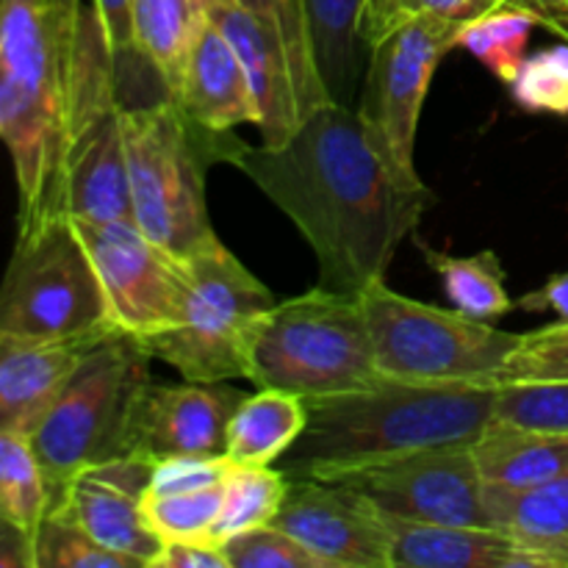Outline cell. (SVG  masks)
Listing matches in <instances>:
<instances>
[{
  "label": "cell",
  "instance_id": "cell-26",
  "mask_svg": "<svg viewBox=\"0 0 568 568\" xmlns=\"http://www.w3.org/2000/svg\"><path fill=\"white\" fill-rule=\"evenodd\" d=\"M427 266L442 277V288L453 308L483 322H497L510 314L516 303L505 292V270L494 250H480L475 255H453L444 250L416 242Z\"/></svg>",
  "mask_w": 568,
  "mask_h": 568
},
{
  "label": "cell",
  "instance_id": "cell-12",
  "mask_svg": "<svg viewBox=\"0 0 568 568\" xmlns=\"http://www.w3.org/2000/svg\"><path fill=\"white\" fill-rule=\"evenodd\" d=\"M72 225L98 270L114 331L139 342L170 331L183 294L181 258L144 236L136 222Z\"/></svg>",
  "mask_w": 568,
  "mask_h": 568
},
{
  "label": "cell",
  "instance_id": "cell-33",
  "mask_svg": "<svg viewBox=\"0 0 568 568\" xmlns=\"http://www.w3.org/2000/svg\"><path fill=\"white\" fill-rule=\"evenodd\" d=\"M508 89L519 109L568 116V42L527 55Z\"/></svg>",
  "mask_w": 568,
  "mask_h": 568
},
{
  "label": "cell",
  "instance_id": "cell-1",
  "mask_svg": "<svg viewBox=\"0 0 568 568\" xmlns=\"http://www.w3.org/2000/svg\"><path fill=\"white\" fill-rule=\"evenodd\" d=\"M288 220L320 264V283L344 294L383 281L399 244L436 203L394 172L355 105L327 103L281 148H247L231 161Z\"/></svg>",
  "mask_w": 568,
  "mask_h": 568
},
{
  "label": "cell",
  "instance_id": "cell-38",
  "mask_svg": "<svg viewBox=\"0 0 568 568\" xmlns=\"http://www.w3.org/2000/svg\"><path fill=\"white\" fill-rule=\"evenodd\" d=\"M150 568H231V560L220 544L209 538H186L161 544Z\"/></svg>",
  "mask_w": 568,
  "mask_h": 568
},
{
  "label": "cell",
  "instance_id": "cell-42",
  "mask_svg": "<svg viewBox=\"0 0 568 568\" xmlns=\"http://www.w3.org/2000/svg\"><path fill=\"white\" fill-rule=\"evenodd\" d=\"M503 3L527 11L536 17L538 26L568 42V0H503Z\"/></svg>",
  "mask_w": 568,
  "mask_h": 568
},
{
  "label": "cell",
  "instance_id": "cell-8",
  "mask_svg": "<svg viewBox=\"0 0 568 568\" xmlns=\"http://www.w3.org/2000/svg\"><path fill=\"white\" fill-rule=\"evenodd\" d=\"M383 377L410 383H477L499 386L521 333L491 322L405 297L383 281L358 292Z\"/></svg>",
  "mask_w": 568,
  "mask_h": 568
},
{
  "label": "cell",
  "instance_id": "cell-16",
  "mask_svg": "<svg viewBox=\"0 0 568 568\" xmlns=\"http://www.w3.org/2000/svg\"><path fill=\"white\" fill-rule=\"evenodd\" d=\"M244 397L227 381L150 383L139 405L133 455L153 466L164 458H220Z\"/></svg>",
  "mask_w": 568,
  "mask_h": 568
},
{
  "label": "cell",
  "instance_id": "cell-31",
  "mask_svg": "<svg viewBox=\"0 0 568 568\" xmlns=\"http://www.w3.org/2000/svg\"><path fill=\"white\" fill-rule=\"evenodd\" d=\"M37 568H144L103 547L67 514H48L37 532Z\"/></svg>",
  "mask_w": 568,
  "mask_h": 568
},
{
  "label": "cell",
  "instance_id": "cell-27",
  "mask_svg": "<svg viewBox=\"0 0 568 568\" xmlns=\"http://www.w3.org/2000/svg\"><path fill=\"white\" fill-rule=\"evenodd\" d=\"M50 505V483L31 442L0 430V519L37 538Z\"/></svg>",
  "mask_w": 568,
  "mask_h": 568
},
{
  "label": "cell",
  "instance_id": "cell-32",
  "mask_svg": "<svg viewBox=\"0 0 568 568\" xmlns=\"http://www.w3.org/2000/svg\"><path fill=\"white\" fill-rule=\"evenodd\" d=\"M494 419L568 436V381L503 383L497 388Z\"/></svg>",
  "mask_w": 568,
  "mask_h": 568
},
{
  "label": "cell",
  "instance_id": "cell-5",
  "mask_svg": "<svg viewBox=\"0 0 568 568\" xmlns=\"http://www.w3.org/2000/svg\"><path fill=\"white\" fill-rule=\"evenodd\" d=\"M150 361L153 355L139 338L111 333L83 358L33 430L31 447L53 497L50 510L81 471L133 455L139 405L153 383Z\"/></svg>",
  "mask_w": 568,
  "mask_h": 568
},
{
  "label": "cell",
  "instance_id": "cell-24",
  "mask_svg": "<svg viewBox=\"0 0 568 568\" xmlns=\"http://www.w3.org/2000/svg\"><path fill=\"white\" fill-rule=\"evenodd\" d=\"M209 20V0H131V33L139 61L175 92L194 37Z\"/></svg>",
  "mask_w": 568,
  "mask_h": 568
},
{
  "label": "cell",
  "instance_id": "cell-3",
  "mask_svg": "<svg viewBox=\"0 0 568 568\" xmlns=\"http://www.w3.org/2000/svg\"><path fill=\"white\" fill-rule=\"evenodd\" d=\"M499 386L377 377L311 397L308 425L283 458L288 480L338 483L419 449L471 444L494 419Z\"/></svg>",
  "mask_w": 568,
  "mask_h": 568
},
{
  "label": "cell",
  "instance_id": "cell-21",
  "mask_svg": "<svg viewBox=\"0 0 568 568\" xmlns=\"http://www.w3.org/2000/svg\"><path fill=\"white\" fill-rule=\"evenodd\" d=\"M486 486L530 488L568 469L566 433L536 430L514 422L491 419L471 442Z\"/></svg>",
  "mask_w": 568,
  "mask_h": 568
},
{
  "label": "cell",
  "instance_id": "cell-20",
  "mask_svg": "<svg viewBox=\"0 0 568 568\" xmlns=\"http://www.w3.org/2000/svg\"><path fill=\"white\" fill-rule=\"evenodd\" d=\"M386 516L392 568H549L547 560L494 525H430Z\"/></svg>",
  "mask_w": 568,
  "mask_h": 568
},
{
  "label": "cell",
  "instance_id": "cell-11",
  "mask_svg": "<svg viewBox=\"0 0 568 568\" xmlns=\"http://www.w3.org/2000/svg\"><path fill=\"white\" fill-rule=\"evenodd\" d=\"M464 22L419 17L369 48L358 114L381 153L410 186H427L416 170V133L438 64L458 48Z\"/></svg>",
  "mask_w": 568,
  "mask_h": 568
},
{
  "label": "cell",
  "instance_id": "cell-18",
  "mask_svg": "<svg viewBox=\"0 0 568 568\" xmlns=\"http://www.w3.org/2000/svg\"><path fill=\"white\" fill-rule=\"evenodd\" d=\"M100 342L103 338L0 336V430L31 442L33 430Z\"/></svg>",
  "mask_w": 568,
  "mask_h": 568
},
{
  "label": "cell",
  "instance_id": "cell-17",
  "mask_svg": "<svg viewBox=\"0 0 568 568\" xmlns=\"http://www.w3.org/2000/svg\"><path fill=\"white\" fill-rule=\"evenodd\" d=\"M150 475L153 464L136 455L94 466L67 486L64 497L50 514H67L103 547L150 568L161 549V538L150 530L142 514Z\"/></svg>",
  "mask_w": 568,
  "mask_h": 568
},
{
  "label": "cell",
  "instance_id": "cell-39",
  "mask_svg": "<svg viewBox=\"0 0 568 568\" xmlns=\"http://www.w3.org/2000/svg\"><path fill=\"white\" fill-rule=\"evenodd\" d=\"M98 9L100 22L105 28L111 50H114L116 70L139 61L136 50H133V33H131V0H92Z\"/></svg>",
  "mask_w": 568,
  "mask_h": 568
},
{
  "label": "cell",
  "instance_id": "cell-40",
  "mask_svg": "<svg viewBox=\"0 0 568 568\" xmlns=\"http://www.w3.org/2000/svg\"><path fill=\"white\" fill-rule=\"evenodd\" d=\"M516 308L530 311V314L552 311L558 320H568V270L547 277L544 286H538L536 292H527L525 297L516 300Z\"/></svg>",
  "mask_w": 568,
  "mask_h": 568
},
{
  "label": "cell",
  "instance_id": "cell-29",
  "mask_svg": "<svg viewBox=\"0 0 568 568\" xmlns=\"http://www.w3.org/2000/svg\"><path fill=\"white\" fill-rule=\"evenodd\" d=\"M538 20L516 6H497L475 20L464 22L458 33V48L475 55L505 87L514 83L527 59V42Z\"/></svg>",
  "mask_w": 568,
  "mask_h": 568
},
{
  "label": "cell",
  "instance_id": "cell-13",
  "mask_svg": "<svg viewBox=\"0 0 568 568\" xmlns=\"http://www.w3.org/2000/svg\"><path fill=\"white\" fill-rule=\"evenodd\" d=\"M392 516L430 525H494L471 444L419 449L344 477Z\"/></svg>",
  "mask_w": 568,
  "mask_h": 568
},
{
  "label": "cell",
  "instance_id": "cell-41",
  "mask_svg": "<svg viewBox=\"0 0 568 568\" xmlns=\"http://www.w3.org/2000/svg\"><path fill=\"white\" fill-rule=\"evenodd\" d=\"M0 568H37V538L0 519Z\"/></svg>",
  "mask_w": 568,
  "mask_h": 568
},
{
  "label": "cell",
  "instance_id": "cell-10",
  "mask_svg": "<svg viewBox=\"0 0 568 568\" xmlns=\"http://www.w3.org/2000/svg\"><path fill=\"white\" fill-rule=\"evenodd\" d=\"M111 333L116 331L98 270L70 216L14 242L0 294V336L105 338Z\"/></svg>",
  "mask_w": 568,
  "mask_h": 568
},
{
  "label": "cell",
  "instance_id": "cell-2",
  "mask_svg": "<svg viewBox=\"0 0 568 568\" xmlns=\"http://www.w3.org/2000/svg\"><path fill=\"white\" fill-rule=\"evenodd\" d=\"M114 64L92 3H0V136L14 164L17 242L64 216L78 111L94 78Z\"/></svg>",
  "mask_w": 568,
  "mask_h": 568
},
{
  "label": "cell",
  "instance_id": "cell-36",
  "mask_svg": "<svg viewBox=\"0 0 568 568\" xmlns=\"http://www.w3.org/2000/svg\"><path fill=\"white\" fill-rule=\"evenodd\" d=\"M568 381V320L521 333V344L499 375L503 383Z\"/></svg>",
  "mask_w": 568,
  "mask_h": 568
},
{
  "label": "cell",
  "instance_id": "cell-9",
  "mask_svg": "<svg viewBox=\"0 0 568 568\" xmlns=\"http://www.w3.org/2000/svg\"><path fill=\"white\" fill-rule=\"evenodd\" d=\"M209 14L227 33L247 70L264 148L286 144L311 114L333 103L303 0H275L266 9L231 3Z\"/></svg>",
  "mask_w": 568,
  "mask_h": 568
},
{
  "label": "cell",
  "instance_id": "cell-4",
  "mask_svg": "<svg viewBox=\"0 0 568 568\" xmlns=\"http://www.w3.org/2000/svg\"><path fill=\"white\" fill-rule=\"evenodd\" d=\"M244 148L231 133L200 128L172 94L125 105L133 222L175 258L220 239L205 203V170Z\"/></svg>",
  "mask_w": 568,
  "mask_h": 568
},
{
  "label": "cell",
  "instance_id": "cell-28",
  "mask_svg": "<svg viewBox=\"0 0 568 568\" xmlns=\"http://www.w3.org/2000/svg\"><path fill=\"white\" fill-rule=\"evenodd\" d=\"M288 486V475L275 466H233L211 538L222 547L233 536L272 525L286 503Z\"/></svg>",
  "mask_w": 568,
  "mask_h": 568
},
{
  "label": "cell",
  "instance_id": "cell-14",
  "mask_svg": "<svg viewBox=\"0 0 568 568\" xmlns=\"http://www.w3.org/2000/svg\"><path fill=\"white\" fill-rule=\"evenodd\" d=\"M64 216L78 222H133L120 70L94 78L78 111L64 178Z\"/></svg>",
  "mask_w": 568,
  "mask_h": 568
},
{
  "label": "cell",
  "instance_id": "cell-25",
  "mask_svg": "<svg viewBox=\"0 0 568 568\" xmlns=\"http://www.w3.org/2000/svg\"><path fill=\"white\" fill-rule=\"evenodd\" d=\"M303 6L327 89L336 103L353 105L366 48L361 33L366 0H303Z\"/></svg>",
  "mask_w": 568,
  "mask_h": 568
},
{
  "label": "cell",
  "instance_id": "cell-6",
  "mask_svg": "<svg viewBox=\"0 0 568 568\" xmlns=\"http://www.w3.org/2000/svg\"><path fill=\"white\" fill-rule=\"evenodd\" d=\"M375 344L358 294L320 286L277 300L247 349V381L300 397H325L377 381Z\"/></svg>",
  "mask_w": 568,
  "mask_h": 568
},
{
  "label": "cell",
  "instance_id": "cell-37",
  "mask_svg": "<svg viewBox=\"0 0 568 568\" xmlns=\"http://www.w3.org/2000/svg\"><path fill=\"white\" fill-rule=\"evenodd\" d=\"M233 464L220 455V458H164L153 466L144 494L153 497H166V494H186L203 491L227 483Z\"/></svg>",
  "mask_w": 568,
  "mask_h": 568
},
{
  "label": "cell",
  "instance_id": "cell-30",
  "mask_svg": "<svg viewBox=\"0 0 568 568\" xmlns=\"http://www.w3.org/2000/svg\"><path fill=\"white\" fill-rule=\"evenodd\" d=\"M222 499H225V483L214 488H203V491L166 494V497L144 494L142 514L150 530L161 538V544L186 541V538H209V541H214L211 532H214L216 516L222 510Z\"/></svg>",
  "mask_w": 568,
  "mask_h": 568
},
{
  "label": "cell",
  "instance_id": "cell-15",
  "mask_svg": "<svg viewBox=\"0 0 568 568\" xmlns=\"http://www.w3.org/2000/svg\"><path fill=\"white\" fill-rule=\"evenodd\" d=\"M272 525L325 558L331 568H392L386 516L347 483L292 480Z\"/></svg>",
  "mask_w": 568,
  "mask_h": 568
},
{
  "label": "cell",
  "instance_id": "cell-22",
  "mask_svg": "<svg viewBox=\"0 0 568 568\" xmlns=\"http://www.w3.org/2000/svg\"><path fill=\"white\" fill-rule=\"evenodd\" d=\"M486 505L494 527H503L549 568H568V469L530 488L486 486Z\"/></svg>",
  "mask_w": 568,
  "mask_h": 568
},
{
  "label": "cell",
  "instance_id": "cell-35",
  "mask_svg": "<svg viewBox=\"0 0 568 568\" xmlns=\"http://www.w3.org/2000/svg\"><path fill=\"white\" fill-rule=\"evenodd\" d=\"M231 568H331L325 558L311 552L305 544L283 532L281 527L264 525L233 536L222 544Z\"/></svg>",
  "mask_w": 568,
  "mask_h": 568
},
{
  "label": "cell",
  "instance_id": "cell-23",
  "mask_svg": "<svg viewBox=\"0 0 568 568\" xmlns=\"http://www.w3.org/2000/svg\"><path fill=\"white\" fill-rule=\"evenodd\" d=\"M305 425V397L277 388H258L244 397L233 416L225 458L233 466H275L300 442Z\"/></svg>",
  "mask_w": 568,
  "mask_h": 568
},
{
  "label": "cell",
  "instance_id": "cell-19",
  "mask_svg": "<svg viewBox=\"0 0 568 568\" xmlns=\"http://www.w3.org/2000/svg\"><path fill=\"white\" fill-rule=\"evenodd\" d=\"M172 98L189 120L209 131L231 133L236 125H258L261 114L247 70L211 14L189 48Z\"/></svg>",
  "mask_w": 568,
  "mask_h": 568
},
{
  "label": "cell",
  "instance_id": "cell-7",
  "mask_svg": "<svg viewBox=\"0 0 568 568\" xmlns=\"http://www.w3.org/2000/svg\"><path fill=\"white\" fill-rule=\"evenodd\" d=\"M183 294L170 331L142 342L153 358L175 366L183 381L247 377L250 336L275 294L220 242L181 258Z\"/></svg>",
  "mask_w": 568,
  "mask_h": 568
},
{
  "label": "cell",
  "instance_id": "cell-34",
  "mask_svg": "<svg viewBox=\"0 0 568 568\" xmlns=\"http://www.w3.org/2000/svg\"><path fill=\"white\" fill-rule=\"evenodd\" d=\"M497 6H503V0H366L361 33H364L366 48H372L388 33L419 20V17L469 22Z\"/></svg>",
  "mask_w": 568,
  "mask_h": 568
}]
</instances>
